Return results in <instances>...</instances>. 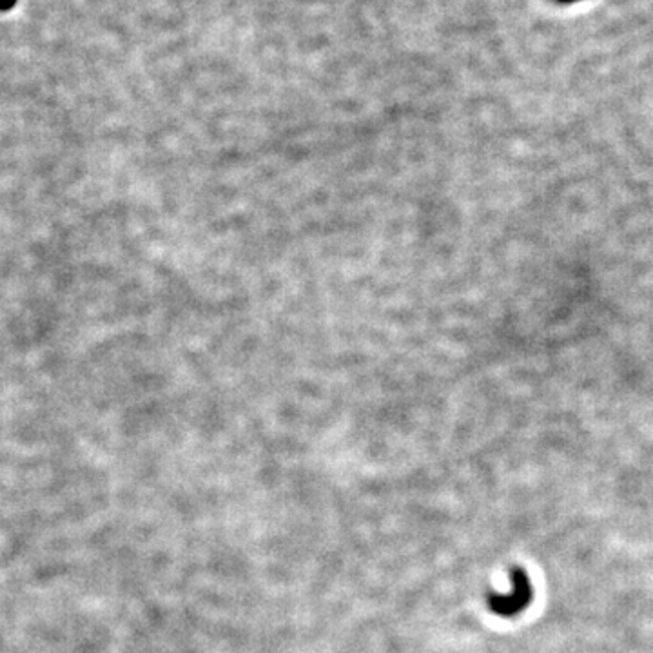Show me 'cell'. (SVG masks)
<instances>
[{
    "instance_id": "cell-2",
    "label": "cell",
    "mask_w": 653,
    "mask_h": 653,
    "mask_svg": "<svg viewBox=\"0 0 653 653\" xmlns=\"http://www.w3.org/2000/svg\"><path fill=\"white\" fill-rule=\"evenodd\" d=\"M17 4V0H0V11L11 10Z\"/></svg>"
},
{
    "instance_id": "cell-1",
    "label": "cell",
    "mask_w": 653,
    "mask_h": 653,
    "mask_svg": "<svg viewBox=\"0 0 653 653\" xmlns=\"http://www.w3.org/2000/svg\"><path fill=\"white\" fill-rule=\"evenodd\" d=\"M528 599H530V586H528L527 576L523 572H516L510 594L492 597L490 606L499 615H514L527 606Z\"/></svg>"
}]
</instances>
